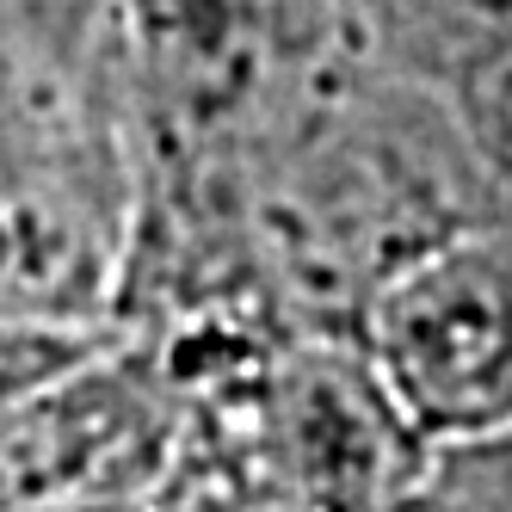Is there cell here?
<instances>
[{
  "label": "cell",
  "instance_id": "6",
  "mask_svg": "<svg viewBox=\"0 0 512 512\" xmlns=\"http://www.w3.org/2000/svg\"><path fill=\"white\" fill-rule=\"evenodd\" d=\"M457 112H463L475 155H482L494 192H500V204H506V216H512V68L488 75L482 87H469V93L457 99Z\"/></svg>",
  "mask_w": 512,
  "mask_h": 512
},
{
  "label": "cell",
  "instance_id": "4",
  "mask_svg": "<svg viewBox=\"0 0 512 512\" xmlns=\"http://www.w3.org/2000/svg\"><path fill=\"white\" fill-rule=\"evenodd\" d=\"M414 500L432 512H512V426L463 451H438Z\"/></svg>",
  "mask_w": 512,
  "mask_h": 512
},
{
  "label": "cell",
  "instance_id": "3",
  "mask_svg": "<svg viewBox=\"0 0 512 512\" xmlns=\"http://www.w3.org/2000/svg\"><path fill=\"white\" fill-rule=\"evenodd\" d=\"M364 62L463 99L512 68V0H340Z\"/></svg>",
  "mask_w": 512,
  "mask_h": 512
},
{
  "label": "cell",
  "instance_id": "2",
  "mask_svg": "<svg viewBox=\"0 0 512 512\" xmlns=\"http://www.w3.org/2000/svg\"><path fill=\"white\" fill-rule=\"evenodd\" d=\"M192 445V395L155 340L112 327L0 420V512H142Z\"/></svg>",
  "mask_w": 512,
  "mask_h": 512
},
{
  "label": "cell",
  "instance_id": "1",
  "mask_svg": "<svg viewBox=\"0 0 512 512\" xmlns=\"http://www.w3.org/2000/svg\"><path fill=\"white\" fill-rule=\"evenodd\" d=\"M352 352L426 457L512 426V216L457 229L389 272L352 321Z\"/></svg>",
  "mask_w": 512,
  "mask_h": 512
},
{
  "label": "cell",
  "instance_id": "5",
  "mask_svg": "<svg viewBox=\"0 0 512 512\" xmlns=\"http://www.w3.org/2000/svg\"><path fill=\"white\" fill-rule=\"evenodd\" d=\"M112 327H38V321H0V420H7L31 389H44L62 364H75L87 346H99Z\"/></svg>",
  "mask_w": 512,
  "mask_h": 512
}]
</instances>
